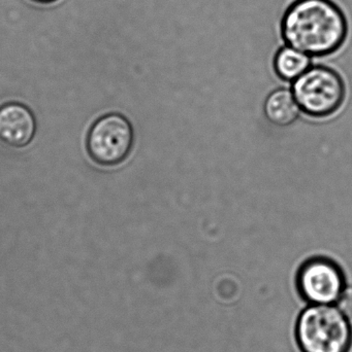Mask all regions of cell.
I'll use <instances>...</instances> for the list:
<instances>
[{
  "label": "cell",
  "mask_w": 352,
  "mask_h": 352,
  "mask_svg": "<svg viewBox=\"0 0 352 352\" xmlns=\"http://www.w3.org/2000/svg\"><path fill=\"white\" fill-rule=\"evenodd\" d=\"M281 32L289 47L310 57H322L344 43L347 22L332 0H296L285 12Z\"/></svg>",
  "instance_id": "cell-1"
},
{
  "label": "cell",
  "mask_w": 352,
  "mask_h": 352,
  "mask_svg": "<svg viewBox=\"0 0 352 352\" xmlns=\"http://www.w3.org/2000/svg\"><path fill=\"white\" fill-rule=\"evenodd\" d=\"M297 339L303 352H349L352 329L340 310L312 305L300 316Z\"/></svg>",
  "instance_id": "cell-2"
},
{
  "label": "cell",
  "mask_w": 352,
  "mask_h": 352,
  "mask_svg": "<svg viewBox=\"0 0 352 352\" xmlns=\"http://www.w3.org/2000/svg\"><path fill=\"white\" fill-rule=\"evenodd\" d=\"M293 93L301 111L311 117L324 118L333 115L342 105L345 87L336 72L314 66L295 80Z\"/></svg>",
  "instance_id": "cell-3"
},
{
  "label": "cell",
  "mask_w": 352,
  "mask_h": 352,
  "mask_svg": "<svg viewBox=\"0 0 352 352\" xmlns=\"http://www.w3.org/2000/svg\"><path fill=\"white\" fill-rule=\"evenodd\" d=\"M134 140L130 122L120 113H107L97 119L89 129L86 150L97 165L117 166L130 156Z\"/></svg>",
  "instance_id": "cell-4"
},
{
  "label": "cell",
  "mask_w": 352,
  "mask_h": 352,
  "mask_svg": "<svg viewBox=\"0 0 352 352\" xmlns=\"http://www.w3.org/2000/svg\"><path fill=\"white\" fill-rule=\"evenodd\" d=\"M297 281L302 297L313 305L335 303L345 287L340 267L327 258L306 261L300 268Z\"/></svg>",
  "instance_id": "cell-5"
},
{
  "label": "cell",
  "mask_w": 352,
  "mask_h": 352,
  "mask_svg": "<svg viewBox=\"0 0 352 352\" xmlns=\"http://www.w3.org/2000/svg\"><path fill=\"white\" fill-rule=\"evenodd\" d=\"M37 133V120L26 105L6 102L0 105V142L8 148L28 146Z\"/></svg>",
  "instance_id": "cell-6"
},
{
  "label": "cell",
  "mask_w": 352,
  "mask_h": 352,
  "mask_svg": "<svg viewBox=\"0 0 352 352\" xmlns=\"http://www.w3.org/2000/svg\"><path fill=\"white\" fill-rule=\"evenodd\" d=\"M264 113L273 125L287 127L297 121L300 107L293 92L287 89H278L267 97Z\"/></svg>",
  "instance_id": "cell-7"
},
{
  "label": "cell",
  "mask_w": 352,
  "mask_h": 352,
  "mask_svg": "<svg viewBox=\"0 0 352 352\" xmlns=\"http://www.w3.org/2000/svg\"><path fill=\"white\" fill-rule=\"evenodd\" d=\"M311 64L310 56L291 47L279 50L274 60L276 74L285 80H296Z\"/></svg>",
  "instance_id": "cell-8"
},
{
  "label": "cell",
  "mask_w": 352,
  "mask_h": 352,
  "mask_svg": "<svg viewBox=\"0 0 352 352\" xmlns=\"http://www.w3.org/2000/svg\"><path fill=\"white\" fill-rule=\"evenodd\" d=\"M337 305L346 318H352V287H344L337 300Z\"/></svg>",
  "instance_id": "cell-9"
},
{
  "label": "cell",
  "mask_w": 352,
  "mask_h": 352,
  "mask_svg": "<svg viewBox=\"0 0 352 352\" xmlns=\"http://www.w3.org/2000/svg\"><path fill=\"white\" fill-rule=\"evenodd\" d=\"M35 2H39V3H51V2H55L56 0H33Z\"/></svg>",
  "instance_id": "cell-10"
}]
</instances>
